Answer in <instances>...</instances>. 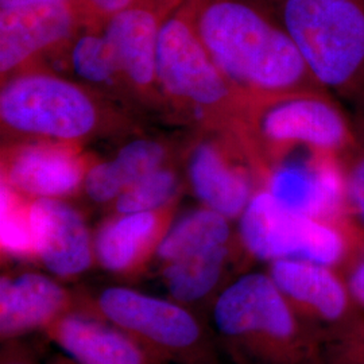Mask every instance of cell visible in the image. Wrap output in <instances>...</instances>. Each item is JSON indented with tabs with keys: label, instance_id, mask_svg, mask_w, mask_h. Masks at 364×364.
I'll return each instance as SVG.
<instances>
[{
	"label": "cell",
	"instance_id": "obj_4",
	"mask_svg": "<svg viewBox=\"0 0 364 364\" xmlns=\"http://www.w3.org/2000/svg\"><path fill=\"white\" fill-rule=\"evenodd\" d=\"M92 92L87 85L43 69L7 78L0 92L3 135L11 142L81 146L122 123Z\"/></svg>",
	"mask_w": 364,
	"mask_h": 364
},
{
	"label": "cell",
	"instance_id": "obj_19",
	"mask_svg": "<svg viewBox=\"0 0 364 364\" xmlns=\"http://www.w3.org/2000/svg\"><path fill=\"white\" fill-rule=\"evenodd\" d=\"M239 245L237 237L230 245L162 266V282L169 299L196 313L200 308L210 309L223 289L236 278H231L230 270L234 264L235 250Z\"/></svg>",
	"mask_w": 364,
	"mask_h": 364
},
{
	"label": "cell",
	"instance_id": "obj_28",
	"mask_svg": "<svg viewBox=\"0 0 364 364\" xmlns=\"http://www.w3.org/2000/svg\"><path fill=\"white\" fill-rule=\"evenodd\" d=\"M352 297L364 311V251L344 273Z\"/></svg>",
	"mask_w": 364,
	"mask_h": 364
},
{
	"label": "cell",
	"instance_id": "obj_27",
	"mask_svg": "<svg viewBox=\"0 0 364 364\" xmlns=\"http://www.w3.org/2000/svg\"><path fill=\"white\" fill-rule=\"evenodd\" d=\"M347 156L348 158H344V161L348 201L352 213L364 227V144H358Z\"/></svg>",
	"mask_w": 364,
	"mask_h": 364
},
{
	"label": "cell",
	"instance_id": "obj_21",
	"mask_svg": "<svg viewBox=\"0 0 364 364\" xmlns=\"http://www.w3.org/2000/svg\"><path fill=\"white\" fill-rule=\"evenodd\" d=\"M237 239V236H236ZM235 239L231 220L219 212L201 207L174 221L156 251L162 266L185 259L212 248L230 245Z\"/></svg>",
	"mask_w": 364,
	"mask_h": 364
},
{
	"label": "cell",
	"instance_id": "obj_25",
	"mask_svg": "<svg viewBox=\"0 0 364 364\" xmlns=\"http://www.w3.org/2000/svg\"><path fill=\"white\" fill-rule=\"evenodd\" d=\"M183 1L185 0H80V9L87 28L100 30L109 18L122 11L144 9L168 18Z\"/></svg>",
	"mask_w": 364,
	"mask_h": 364
},
{
	"label": "cell",
	"instance_id": "obj_24",
	"mask_svg": "<svg viewBox=\"0 0 364 364\" xmlns=\"http://www.w3.org/2000/svg\"><path fill=\"white\" fill-rule=\"evenodd\" d=\"M178 177L166 165L129 186L112 203L115 213L147 212L177 203Z\"/></svg>",
	"mask_w": 364,
	"mask_h": 364
},
{
	"label": "cell",
	"instance_id": "obj_1",
	"mask_svg": "<svg viewBox=\"0 0 364 364\" xmlns=\"http://www.w3.org/2000/svg\"><path fill=\"white\" fill-rule=\"evenodd\" d=\"M185 4L209 57L248 102L273 95L326 91L281 21L254 3L185 0Z\"/></svg>",
	"mask_w": 364,
	"mask_h": 364
},
{
	"label": "cell",
	"instance_id": "obj_18",
	"mask_svg": "<svg viewBox=\"0 0 364 364\" xmlns=\"http://www.w3.org/2000/svg\"><path fill=\"white\" fill-rule=\"evenodd\" d=\"M43 333L77 364H166L123 331L90 313H68Z\"/></svg>",
	"mask_w": 364,
	"mask_h": 364
},
{
	"label": "cell",
	"instance_id": "obj_29",
	"mask_svg": "<svg viewBox=\"0 0 364 364\" xmlns=\"http://www.w3.org/2000/svg\"><path fill=\"white\" fill-rule=\"evenodd\" d=\"M0 364H38V362L26 348L16 344L15 340H11L3 343Z\"/></svg>",
	"mask_w": 364,
	"mask_h": 364
},
{
	"label": "cell",
	"instance_id": "obj_20",
	"mask_svg": "<svg viewBox=\"0 0 364 364\" xmlns=\"http://www.w3.org/2000/svg\"><path fill=\"white\" fill-rule=\"evenodd\" d=\"M168 149L154 139L124 144L109 161H93L82 189L93 203L112 204L132 183L165 166Z\"/></svg>",
	"mask_w": 364,
	"mask_h": 364
},
{
	"label": "cell",
	"instance_id": "obj_9",
	"mask_svg": "<svg viewBox=\"0 0 364 364\" xmlns=\"http://www.w3.org/2000/svg\"><path fill=\"white\" fill-rule=\"evenodd\" d=\"M193 146L188 178L204 207L230 220L239 219L251 198L263 189V177L246 146L234 132L207 131Z\"/></svg>",
	"mask_w": 364,
	"mask_h": 364
},
{
	"label": "cell",
	"instance_id": "obj_5",
	"mask_svg": "<svg viewBox=\"0 0 364 364\" xmlns=\"http://www.w3.org/2000/svg\"><path fill=\"white\" fill-rule=\"evenodd\" d=\"M235 134L252 156L263 182L275 165L299 149L346 156L358 146L351 122L326 91L252 99Z\"/></svg>",
	"mask_w": 364,
	"mask_h": 364
},
{
	"label": "cell",
	"instance_id": "obj_15",
	"mask_svg": "<svg viewBox=\"0 0 364 364\" xmlns=\"http://www.w3.org/2000/svg\"><path fill=\"white\" fill-rule=\"evenodd\" d=\"M78 291L37 272L6 274L0 279V338L11 341L78 311Z\"/></svg>",
	"mask_w": 364,
	"mask_h": 364
},
{
	"label": "cell",
	"instance_id": "obj_7",
	"mask_svg": "<svg viewBox=\"0 0 364 364\" xmlns=\"http://www.w3.org/2000/svg\"><path fill=\"white\" fill-rule=\"evenodd\" d=\"M80 312L117 326L166 364H219L220 348L198 313L126 287L78 291Z\"/></svg>",
	"mask_w": 364,
	"mask_h": 364
},
{
	"label": "cell",
	"instance_id": "obj_12",
	"mask_svg": "<svg viewBox=\"0 0 364 364\" xmlns=\"http://www.w3.org/2000/svg\"><path fill=\"white\" fill-rule=\"evenodd\" d=\"M269 275L299 316L324 336L364 317L344 274L312 260H274Z\"/></svg>",
	"mask_w": 364,
	"mask_h": 364
},
{
	"label": "cell",
	"instance_id": "obj_16",
	"mask_svg": "<svg viewBox=\"0 0 364 364\" xmlns=\"http://www.w3.org/2000/svg\"><path fill=\"white\" fill-rule=\"evenodd\" d=\"M176 209L173 203L156 210L114 213L93 236L96 263L120 277L144 273L174 223Z\"/></svg>",
	"mask_w": 364,
	"mask_h": 364
},
{
	"label": "cell",
	"instance_id": "obj_11",
	"mask_svg": "<svg viewBox=\"0 0 364 364\" xmlns=\"http://www.w3.org/2000/svg\"><path fill=\"white\" fill-rule=\"evenodd\" d=\"M264 191L285 208L326 220L355 218L347 193L346 161L332 151L306 150L270 170Z\"/></svg>",
	"mask_w": 364,
	"mask_h": 364
},
{
	"label": "cell",
	"instance_id": "obj_13",
	"mask_svg": "<svg viewBox=\"0 0 364 364\" xmlns=\"http://www.w3.org/2000/svg\"><path fill=\"white\" fill-rule=\"evenodd\" d=\"M92 162L76 144L10 142L1 150V182L30 198H64L82 188Z\"/></svg>",
	"mask_w": 364,
	"mask_h": 364
},
{
	"label": "cell",
	"instance_id": "obj_23",
	"mask_svg": "<svg viewBox=\"0 0 364 364\" xmlns=\"http://www.w3.org/2000/svg\"><path fill=\"white\" fill-rule=\"evenodd\" d=\"M33 198L22 195L1 182L0 191V245L1 254L15 259H37L34 235L31 227Z\"/></svg>",
	"mask_w": 364,
	"mask_h": 364
},
{
	"label": "cell",
	"instance_id": "obj_10",
	"mask_svg": "<svg viewBox=\"0 0 364 364\" xmlns=\"http://www.w3.org/2000/svg\"><path fill=\"white\" fill-rule=\"evenodd\" d=\"M87 28L73 3H49L0 10V73L7 78L41 69L43 58L63 55Z\"/></svg>",
	"mask_w": 364,
	"mask_h": 364
},
{
	"label": "cell",
	"instance_id": "obj_26",
	"mask_svg": "<svg viewBox=\"0 0 364 364\" xmlns=\"http://www.w3.org/2000/svg\"><path fill=\"white\" fill-rule=\"evenodd\" d=\"M324 364H364V317L326 336Z\"/></svg>",
	"mask_w": 364,
	"mask_h": 364
},
{
	"label": "cell",
	"instance_id": "obj_31",
	"mask_svg": "<svg viewBox=\"0 0 364 364\" xmlns=\"http://www.w3.org/2000/svg\"><path fill=\"white\" fill-rule=\"evenodd\" d=\"M50 364H77L75 360H72L70 358H68L66 355H60V356H55L53 359Z\"/></svg>",
	"mask_w": 364,
	"mask_h": 364
},
{
	"label": "cell",
	"instance_id": "obj_3",
	"mask_svg": "<svg viewBox=\"0 0 364 364\" xmlns=\"http://www.w3.org/2000/svg\"><path fill=\"white\" fill-rule=\"evenodd\" d=\"M156 85L164 103L204 131L236 132L247 107L209 57L185 1L161 27Z\"/></svg>",
	"mask_w": 364,
	"mask_h": 364
},
{
	"label": "cell",
	"instance_id": "obj_17",
	"mask_svg": "<svg viewBox=\"0 0 364 364\" xmlns=\"http://www.w3.org/2000/svg\"><path fill=\"white\" fill-rule=\"evenodd\" d=\"M165 19L150 10L131 9L114 15L102 26L127 90L144 103H164L156 85V49Z\"/></svg>",
	"mask_w": 364,
	"mask_h": 364
},
{
	"label": "cell",
	"instance_id": "obj_8",
	"mask_svg": "<svg viewBox=\"0 0 364 364\" xmlns=\"http://www.w3.org/2000/svg\"><path fill=\"white\" fill-rule=\"evenodd\" d=\"M237 237L255 259L312 260L343 274L364 251V227L355 218L326 220L297 213L264 189L255 193L239 218Z\"/></svg>",
	"mask_w": 364,
	"mask_h": 364
},
{
	"label": "cell",
	"instance_id": "obj_2",
	"mask_svg": "<svg viewBox=\"0 0 364 364\" xmlns=\"http://www.w3.org/2000/svg\"><path fill=\"white\" fill-rule=\"evenodd\" d=\"M209 326L232 364H324L326 336L294 311L269 273L231 281L209 309Z\"/></svg>",
	"mask_w": 364,
	"mask_h": 364
},
{
	"label": "cell",
	"instance_id": "obj_14",
	"mask_svg": "<svg viewBox=\"0 0 364 364\" xmlns=\"http://www.w3.org/2000/svg\"><path fill=\"white\" fill-rule=\"evenodd\" d=\"M31 227L37 260L57 278L72 279L96 263L95 242L77 209L63 198H33Z\"/></svg>",
	"mask_w": 364,
	"mask_h": 364
},
{
	"label": "cell",
	"instance_id": "obj_6",
	"mask_svg": "<svg viewBox=\"0 0 364 364\" xmlns=\"http://www.w3.org/2000/svg\"><path fill=\"white\" fill-rule=\"evenodd\" d=\"M279 21L321 87L364 107V0H281Z\"/></svg>",
	"mask_w": 364,
	"mask_h": 364
},
{
	"label": "cell",
	"instance_id": "obj_30",
	"mask_svg": "<svg viewBox=\"0 0 364 364\" xmlns=\"http://www.w3.org/2000/svg\"><path fill=\"white\" fill-rule=\"evenodd\" d=\"M49 3H73L80 9V0H0V10L37 6V4H49ZM80 11H81V9H80Z\"/></svg>",
	"mask_w": 364,
	"mask_h": 364
},
{
	"label": "cell",
	"instance_id": "obj_22",
	"mask_svg": "<svg viewBox=\"0 0 364 364\" xmlns=\"http://www.w3.org/2000/svg\"><path fill=\"white\" fill-rule=\"evenodd\" d=\"M65 58L73 73L93 88L129 92L117 55L102 28H84L69 46Z\"/></svg>",
	"mask_w": 364,
	"mask_h": 364
}]
</instances>
